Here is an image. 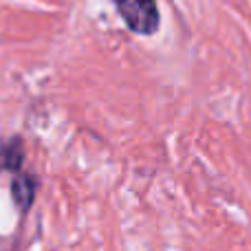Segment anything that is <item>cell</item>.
<instances>
[{
	"label": "cell",
	"instance_id": "obj_3",
	"mask_svg": "<svg viewBox=\"0 0 251 251\" xmlns=\"http://www.w3.org/2000/svg\"><path fill=\"white\" fill-rule=\"evenodd\" d=\"M25 161V148L20 137H11L7 141H0V170L18 172Z\"/></svg>",
	"mask_w": 251,
	"mask_h": 251
},
{
	"label": "cell",
	"instance_id": "obj_1",
	"mask_svg": "<svg viewBox=\"0 0 251 251\" xmlns=\"http://www.w3.org/2000/svg\"><path fill=\"white\" fill-rule=\"evenodd\" d=\"M113 2L130 31L139 35H152L159 31L161 16L154 0H113Z\"/></svg>",
	"mask_w": 251,
	"mask_h": 251
},
{
	"label": "cell",
	"instance_id": "obj_2",
	"mask_svg": "<svg viewBox=\"0 0 251 251\" xmlns=\"http://www.w3.org/2000/svg\"><path fill=\"white\" fill-rule=\"evenodd\" d=\"M35 192H38V183H35L33 174L20 172L13 176L11 196H13V201H16V205L20 207V212H29V207L35 201Z\"/></svg>",
	"mask_w": 251,
	"mask_h": 251
}]
</instances>
